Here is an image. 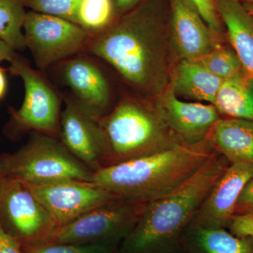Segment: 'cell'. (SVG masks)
<instances>
[{
  "label": "cell",
  "instance_id": "obj_25",
  "mask_svg": "<svg viewBox=\"0 0 253 253\" xmlns=\"http://www.w3.org/2000/svg\"><path fill=\"white\" fill-rule=\"evenodd\" d=\"M114 247L100 244H44L25 246L22 253H113Z\"/></svg>",
  "mask_w": 253,
  "mask_h": 253
},
{
  "label": "cell",
  "instance_id": "obj_21",
  "mask_svg": "<svg viewBox=\"0 0 253 253\" xmlns=\"http://www.w3.org/2000/svg\"><path fill=\"white\" fill-rule=\"evenodd\" d=\"M26 7L24 0H0V38L15 51L26 48L23 32Z\"/></svg>",
  "mask_w": 253,
  "mask_h": 253
},
{
  "label": "cell",
  "instance_id": "obj_30",
  "mask_svg": "<svg viewBox=\"0 0 253 253\" xmlns=\"http://www.w3.org/2000/svg\"><path fill=\"white\" fill-rule=\"evenodd\" d=\"M144 1L145 0H114L116 15L123 16L134 9Z\"/></svg>",
  "mask_w": 253,
  "mask_h": 253
},
{
  "label": "cell",
  "instance_id": "obj_20",
  "mask_svg": "<svg viewBox=\"0 0 253 253\" xmlns=\"http://www.w3.org/2000/svg\"><path fill=\"white\" fill-rule=\"evenodd\" d=\"M213 106L228 118L253 121V77L246 69L223 81Z\"/></svg>",
  "mask_w": 253,
  "mask_h": 253
},
{
  "label": "cell",
  "instance_id": "obj_35",
  "mask_svg": "<svg viewBox=\"0 0 253 253\" xmlns=\"http://www.w3.org/2000/svg\"><path fill=\"white\" fill-rule=\"evenodd\" d=\"M3 179V174L2 172H1V167H0V185H1V181H2Z\"/></svg>",
  "mask_w": 253,
  "mask_h": 253
},
{
  "label": "cell",
  "instance_id": "obj_15",
  "mask_svg": "<svg viewBox=\"0 0 253 253\" xmlns=\"http://www.w3.org/2000/svg\"><path fill=\"white\" fill-rule=\"evenodd\" d=\"M61 73L73 99L88 114L99 118L109 112V81L94 61L84 56L71 58L63 63Z\"/></svg>",
  "mask_w": 253,
  "mask_h": 253
},
{
  "label": "cell",
  "instance_id": "obj_24",
  "mask_svg": "<svg viewBox=\"0 0 253 253\" xmlns=\"http://www.w3.org/2000/svg\"><path fill=\"white\" fill-rule=\"evenodd\" d=\"M81 0H24L25 6L31 11L56 16L76 23Z\"/></svg>",
  "mask_w": 253,
  "mask_h": 253
},
{
  "label": "cell",
  "instance_id": "obj_34",
  "mask_svg": "<svg viewBox=\"0 0 253 253\" xmlns=\"http://www.w3.org/2000/svg\"><path fill=\"white\" fill-rule=\"evenodd\" d=\"M238 1H241V3H251V4H253V0H238Z\"/></svg>",
  "mask_w": 253,
  "mask_h": 253
},
{
  "label": "cell",
  "instance_id": "obj_7",
  "mask_svg": "<svg viewBox=\"0 0 253 253\" xmlns=\"http://www.w3.org/2000/svg\"><path fill=\"white\" fill-rule=\"evenodd\" d=\"M10 63L9 72L21 78L25 88L21 108L9 109L10 134L37 131L59 138L62 96L42 73L32 68L23 58Z\"/></svg>",
  "mask_w": 253,
  "mask_h": 253
},
{
  "label": "cell",
  "instance_id": "obj_16",
  "mask_svg": "<svg viewBox=\"0 0 253 253\" xmlns=\"http://www.w3.org/2000/svg\"><path fill=\"white\" fill-rule=\"evenodd\" d=\"M207 139L213 150L230 164L253 166V121L241 118H219Z\"/></svg>",
  "mask_w": 253,
  "mask_h": 253
},
{
  "label": "cell",
  "instance_id": "obj_29",
  "mask_svg": "<svg viewBox=\"0 0 253 253\" xmlns=\"http://www.w3.org/2000/svg\"><path fill=\"white\" fill-rule=\"evenodd\" d=\"M0 253H22L19 243L4 230L0 223Z\"/></svg>",
  "mask_w": 253,
  "mask_h": 253
},
{
  "label": "cell",
  "instance_id": "obj_2",
  "mask_svg": "<svg viewBox=\"0 0 253 253\" xmlns=\"http://www.w3.org/2000/svg\"><path fill=\"white\" fill-rule=\"evenodd\" d=\"M230 163L214 152L194 175L172 192L149 201L118 253H172L184 231Z\"/></svg>",
  "mask_w": 253,
  "mask_h": 253
},
{
  "label": "cell",
  "instance_id": "obj_3",
  "mask_svg": "<svg viewBox=\"0 0 253 253\" xmlns=\"http://www.w3.org/2000/svg\"><path fill=\"white\" fill-rule=\"evenodd\" d=\"M215 151L208 139L179 144L132 161L102 168L93 181L121 199L149 201L172 192L191 177Z\"/></svg>",
  "mask_w": 253,
  "mask_h": 253
},
{
  "label": "cell",
  "instance_id": "obj_18",
  "mask_svg": "<svg viewBox=\"0 0 253 253\" xmlns=\"http://www.w3.org/2000/svg\"><path fill=\"white\" fill-rule=\"evenodd\" d=\"M226 38L245 69L253 77V18L238 0H215Z\"/></svg>",
  "mask_w": 253,
  "mask_h": 253
},
{
  "label": "cell",
  "instance_id": "obj_6",
  "mask_svg": "<svg viewBox=\"0 0 253 253\" xmlns=\"http://www.w3.org/2000/svg\"><path fill=\"white\" fill-rule=\"evenodd\" d=\"M147 202L118 199L58 228L46 244H100L114 247L132 231Z\"/></svg>",
  "mask_w": 253,
  "mask_h": 253
},
{
  "label": "cell",
  "instance_id": "obj_23",
  "mask_svg": "<svg viewBox=\"0 0 253 253\" xmlns=\"http://www.w3.org/2000/svg\"><path fill=\"white\" fill-rule=\"evenodd\" d=\"M228 44L224 43L195 62L223 81L236 76L245 68L232 46Z\"/></svg>",
  "mask_w": 253,
  "mask_h": 253
},
{
  "label": "cell",
  "instance_id": "obj_33",
  "mask_svg": "<svg viewBox=\"0 0 253 253\" xmlns=\"http://www.w3.org/2000/svg\"><path fill=\"white\" fill-rule=\"evenodd\" d=\"M242 4H244L245 9L247 10L248 12H249L253 18V4H251V3H242Z\"/></svg>",
  "mask_w": 253,
  "mask_h": 253
},
{
  "label": "cell",
  "instance_id": "obj_9",
  "mask_svg": "<svg viewBox=\"0 0 253 253\" xmlns=\"http://www.w3.org/2000/svg\"><path fill=\"white\" fill-rule=\"evenodd\" d=\"M26 48L42 71L84 51L91 35L76 23L30 11L23 24Z\"/></svg>",
  "mask_w": 253,
  "mask_h": 253
},
{
  "label": "cell",
  "instance_id": "obj_28",
  "mask_svg": "<svg viewBox=\"0 0 253 253\" xmlns=\"http://www.w3.org/2000/svg\"><path fill=\"white\" fill-rule=\"evenodd\" d=\"M253 214V176L240 194L236 203L235 215Z\"/></svg>",
  "mask_w": 253,
  "mask_h": 253
},
{
  "label": "cell",
  "instance_id": "obj_13",
  "mask_svg": "<svg viewBox=\"0 0 253 253\" xmlns=\"http://www.w3.org/2000/svg\"><path fill=\"white\" fill-rule=\"evenodd\" d=\"M154 102L165 122L181 144H197L207 139L214 123L220 118L212 104L181 101L168 86Z\"/></svg>",
  "mask_w": 253,
  "mask_h": 253
},
{
  "label": "cell",
  "instance_id": "obj_14",
  "mask_svg": "<svg viewBox=\"0 0 253 253\" xmlns=\"http://www.w3.org/2000/svg\"><path fill=\"white\" fill-rule=\"evenodd\" d=\"M253 176V165H229L208 193L191 221L201 226L227 229L235 216L240 194Z\"/></svg>",
  "mask_w": 253,
  "mask_h": 253
},
{
  "label": "cell",
  "instance_id": "obj_4",
  "mask_svg": "<svg viewBox=\"0 0 253 253\" xmlns=\"http://www.w3.org/2000/svg\"><path fill=\"white\" fill-rule=\"evenodd\" d=\"M97 121L102 136V168L181 144L169 130L154 101L126 98Z\"/></svg>",
  "mask_w": 253,
  "mask_h": 253
},
{
  "label": "cell",
  "instance_id": "obj_22",
  "mask_svg": "<svg viewBox=\"0 0 253 253\" xmlns=\"http://www.w3.org/2000/svg\"><path fill=\"white\" fill-rule=\"evenodd\" d=\"M116 16L114 0H81L76 24L93 35L110 26Z\"/></svg>",
  "mask_w": 253,
  "mask_h": 253
},
{
  "label": "cell",
  "instance_id": "obj_32",
  "mask_svg": "<svg viewBox=\"0 0 253 253\" xmlns=\"http://www.w3.org/2000/svg\"><path fill=\"white\" fill-rule=\"evenodd\" d=\"M7 89V82H6V73L4 69L0 66V100L4 98Z\"/></svg>",
  "mask_w": 253,
  "mask_h": 253
},
{
  "label": "cell",
  "instance_id": "obj_19",
  "mask_svg": "<svg viewBox=\"0 0 253 253\" xmlns=\"http://www.w3.org/2000/svg\"><path fill=\"white\" fill-rule=\"evenodd\" d=\"M223 81L195 61L179 60L173 66L169 87L178 97L212 104Z\"/></svg>",
  "mask_w": 253,
  "mask_h": 253
},
{
  "label": "cell",
  "instance_id": "obj_27",
  "mask_svg": "<svg viewBox=\"0 0 253 253\" xmlns=\"http://www.w3.org/2000/svg\"><path fill=\"white\" fill-rule=\"evenodd\" d=\"M227 229L234 236L239 237L250 236L253 241V214L234 216Z\"/></svg>",
  "mask_w": 253,
  "mask_h": 253
},
{
  "label": "cell",
  "instance_id": "obj_10",
  "mask_svg": "<svg viewBox=\"0 0 253 253\" xmlns=\"http://www.w3.org/2000/svg\"><path fill=\"white\" fill-rule=\"evenodd\" d=\"M26 185L58 228L72 222L98 206L118 199L94 181H70L46 185Z\"/></svg>",
  "mask_w": 253,
  "mask_h": 253
},
{
  "label": "cell",
  "instance_id": "obj_26",
  "mask_svg": "<svg viewBox=\"0 0 253 253\" xmlns=\"http://www.w3.org/2000/svg\"><path fill=\"white\" fill-rule=\"evenodd\" d=\"M204 18L205 22L215 34L226 38V30L218 14L215 0H189Z\"/></svg>",
  "mask_w": 253,
  "mask_h": 253
},
{
  "label": "cell",
  "instance_id": "obj_1",
  "mask_svg": "<svg viewBox=\"0 0 253 253\" xmlns=\"http://www.w3.org/2000/svg\"><path fill=\"white\" fill-rule=\"evenodd\" d=\"M166 0H145L91 35L84 51L103 60L146 98L161 96L170 82L174 56Z\"/></svg>",
  "mask_w": 253,
  "mask_h": 253
},
{
  "label": "cell",
  "instance_id": "obj_5",
  "mask_svg": "<svg viewBox=\"0 0 253 253\" xmlns=\"http://www.w3.org/2000/svg\"><path fill=\"white\" fill-rule=\"evenodd\" d=\"M3 177L28 185L70 181H93L94 172L73 156L59 138L31 131L16 152L0 156Z\"/></svg>",
  "mask_w": 253,
  "mask_h": 253
},
{
  "label": "cell",
  "instance_id": "obj_17",
  "mask_svg": "<svg viewBox=\"0 0 253 253\" xmlns=\"http://www.w3.org/2000/svg\"><path fill=\"white\" fill-rule=\"evenodd\" d=\"M179 248L186 253H253V241L250 236H234L226 228L191 221L181 236Z\"/></svg>",
  "mask_w": 253,
  "mask_h": 253
},
{
  "label": "cell",
  "instance_id": "obj_8",
  "mask_svg": "<svg viewBox=\"0 0 253 253\" xmlns=\"http://www.w3.org/2000/svg\"><path fill=\"white\" fill-rule=\"evenodd\" d=\"M0 223L25 246L46 244L58 229L26 184L7 177L0 185Z\"/></svg>",
  "mask_w": 253,
  "mask_h": 253
},
{
  "label": "cell",
  "instance_id": "obj_11",
  "mask_svg": "<svg viewBox=\"0 0 253 253\" xmlns=\"http://www.w3.org/2000/svg\"><path fill=\"white\" fill-rule=\"evenodd\" d=\"M169 9L171 42L177 61H198L228 42L208 27L189 0H169Z\"/></svg>",
  "mask_w": 253,
  "mask_h": 253
},
{
  "label": "cell",
  "instance_id": "obj_31",
  "mask_svg": "<svg viewBox=\"0 0 253 253\" xmlns=\"http://www.w3.org/2000/svg\"><path fill=\"white\" fill-rule=\"evenodd\" d=\"M21 58L16 51L11 49L0 38V62L6 61L11 63L16 60L21 59Z\"/></svg>",
  "mask_w": 253,
  "mask_h": 253
},
{
  "label": "cell",
  "instance_id": "obj_12",
  "mask_svg": "<svg viewBox=\"0 0 253 253\" xmlns=\"http://www.w3.org/2000/svg\"><path fill=\"white\" fill-rule=\"evenodd\" d=\"M59 139L73 156L94 172L102 168L103 142L97 118L88 114L72 96H63Z\"/></svg>",
  "mask_w": 253,
  "mask_h": 253
}]
</instances>
